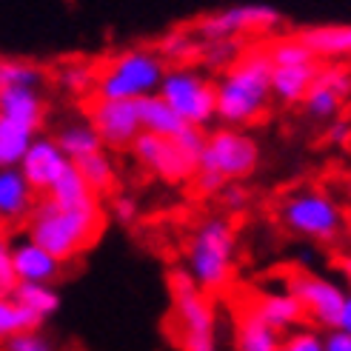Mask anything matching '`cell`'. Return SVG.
<instances>
[{"label":"cell","instance_id":"6da1fadb","mask_svg":"<svg viewBox=\"0 0 351 351\" xmlns=\"http://www.w3.org/2000/svg\"><path fill=\"white\" fill-rule=\"evenodd\" d=\"M106 229V208L103 203L63 208L46 195H38L32 215L26 217V237L34 240L60 263H69L89 252Z\"/></svg>","mask_w":351,"mask_h":351},{"label":"cell","instance_id":"7a4b0ae2","mask_svg":"<svg viewBox=\"0 0 351 351\" xmlns=\"http://www.w3.org/2000/svg\"><path fill=\"white\" fill-rule=\"evenodd\" d=\"M271 58L266 46L245 49L243 58L215 80L217 120L223 126L245 129L271 106Z\"/></svg>","mask_w":351,"mask_h":351},{"label":"cell","instance_id":"3957f363","mask_svg":"<svg viewBox=\"0 0 351 351\" xmlns=\"http://www.w3.org/2000/svg\"><path fill=\"white\" fill-rule=\"evenodd\" d=\"M260 166V143L234 126H220L206 134L191 183L203 197H217L220 189L232 180H245Z\"/></svg>","mask_w":351,"mask_h":351},{"label":"cell","instance_id":"277c9868","mask_svg":"<svg viewBox=\"0 0 351 351\" xmlns=\"http://www.w3.org/2000/svg\"><path fill=\"white\" fill-rule=\"evenodd\" d=\"M237 260V229L226 215H212L195 226L186 243V271L206 294L229 289Z\"/></svg>","mask_w":351,"mask_h":351},{"label":"cell","instance_id":"5b68a950","mask_svg":"<svg viewBox=\"0 0 351 351\" xmlns=\"http://www.w3.org/2000/svg\"><path fill=\"white\" fill-rule=\"evenodd\" d=\"M171 331L180 351H220L215 297L206 294L186 269L169 271Z\"/></svg>","mask_w":351,"mask_h":351},{"label":"cell","instance_id":"8992f818","mask_svg":"<svg viewBox=\"0 0 351 351\" xmlns=\"http://www.w3.org/2000/svg\"><path fill=\"white\" fill-rule=\"evenodd\" d=\"M166 69L169 63L157 55V49L152 46L126 49L114 55L106 66L97 69L92 95L106 100H137L146 95H157Z\"/></svg>","mask_w":351,"mask_h":351},{"label":"cell","instance_id":"52a82bcc","mask_svg":"<svg viewBox=\"0 0 351 351\" xmlns=\"http://www.w3.org/2000/svg\"><path fill=\"white\" fill-rule=\"evenodd\" d=\"M277 217L286 229L311 243H337L346 232V215L340 203L320 189H297L280 200Z\"/></svg>","mask_w":351,"mask_h":351},{"label":"cell","instance_id":"ba28073f","mask_svg":"<svg viewBox=\"0 0 351 351\" xmlns=\"http://www.w3.org/2000/svg\"><path fill=\"white\" fill-rule=\"evenodd\" d=\"M169 106L178 112L189 126L206 129L208 123L217 120V92L215 80L206 77L195 63L186 66H169L157 89Z\"/></svg>","mask_w":351,"mask_h":351},{"label":"cell","instance_id":"9c48e42d","mask_svg":"<svg viewBox=\"0 0 351 351\" xmlns=\"http://www.w3.org/2000/svg\"><path fill=\"white\" fill-rule=\"evenodd\" d=\"M280 26H283V14L269 3L226 6L217 12H208L191 23L200 40H217V38L249 40V38H260V34H271Z\"/></svg>","mask_w":351,"mask_h":351},{"label":"cell","instance_id":"30bf717a","mask_svg":"<svg viewBox=\"0 0 351 351\" xmlns=\"http://www.w3.org/2000/svg\"><path fill=\"white\" fill-rule=\"evenodd\" d=\"M283 289L294 294V300L300 303L306 320L314 323V328H323V331L337 328V317L346 300V289L337 280H328L306 269H294L283 277Z\"/></svg>","mask_w":351,"mask_h":351},{"label":"cell","instance_id":"8fae6325","mask_svg":"<svg viewBox=\"0 0 351 351\" xmlns=\"http://www.w3.org/2000/svg\"><path fill=\"white\" fill-rule=\"evenodd\" d=\"M132 157L143 166L152 178L163 183H191L197 171V154H191L178 137H160L140 132L132 143Z\"/></svg>","mask_w":351,"mask_h":351},{"label":"cell","instance_id":"7c38bea8","mask_svg":"<svg viewBox=\"0 0 351 351\" xmlns=\"http://www.w3.org/2000/svg\"><path fill=\"white\" fill-rule=\"evenodd\" d=\"M86 120L92 123V129L103 140V149L109 152L132 149L134 137L143 132L134 100H106L92 95V100L86 103Z\"/></svg>","mask_w":351,"mask_h":351},{"label":"cell","instance_id":"4fadbf2b","mask_svg":"<svg viewBox=\"0 0 351 351\" xmlns=\"http://www.w3.org/2000/svg\"><path fill=\"white\" fill-rule=\"evenodd\" d=\"M72 163L69 157L60 152L58 140L55 137H46V134H34V140L29 143L23 160H21V174L26 178V183L32 186L34 195H46V191L51 189V183H55L60 178V171Z\"/></svg>","mask_w":351,"mask_h":351},{"label":"cell","instance_id":"5bb4252c","mask_svg":"<svg viewBox=\"0 0 351 351\" xmlns=\"http://www.w3.org/2000/svg\"><path fill=\"white\" fill-rule=\"evenodd\" d=\"M12 263L21 283H55L63 274V263L29 237L12 245Z\"/></svg>","mask_w":351,"mask_h":351},{"label":"cell","instance_id":"9a60e30c","mask_svg":"<svg viewBox=\"0 0 351 351\" xmlns=\"http://www.w3.org/2000/svg\"><path fill=\"white\" fill-rule=\"evenodd\" d=\"M0 117H6L17 126H23L34 134H40L46 123V97L43 89L17 86V89L0 92Z\"/></svg>","mask_w":351,"mask_h":351},{"label":"cell","instance_id":"2e32d148","mask_svg":"<svg viewBox=\"0 0 351 351\" xmlns=\"http://www.w3.org/2000/svg\"><path fill=\"white\" fill-rule=\"evenodd\" d=\"M249 306L263 323L280 331V335H289V331L306 323L300 303H297L294 294H289L286 289L283 291H260L249 300Z\"/></svg>","mask_w":351,"mask_h":351},{"label":"cell","instance_id":"e0dca14e","mask_svg":"<svg viewBox=\"0 0 351 351\" xmlns=\"http://www.w3.org/2000/svg\"><path fill=\"white\" fill-rule=\"evenodd\" d=\"M38 195L32 191L21 169H0V223H26Z\"/></svg>","mask_w":351,"mask_h":351},{"label":"cell","instance_id":"ac0fdd59","mask_svg":"<svg viewBox=\"0 0 351 351\" xmlns=\"http://www.w3.org/2000/svg\"><path fill=\"white\" fill-rule=\"evenodd\" d=\"M317 72H320V60L297 63V66H274L271 69V100H277L280 106H300Z\"/></svg>","mask_w":351,"mask_h":351},{"label":"cell","instance_id":"d6986e66","mask_svg":"<svg viewBox=\"0 0 351 351\" xmlns=\"http://www.w3.org/2000/svg\"><path fill=\"white\" fill-rule=\"evenodd\" d=\"M297 38L306 43L320 63H340L351 58V23H337V26H311L297 32Z\"/></svg>","mask_w":351,"mask_h":351},{"label":"cell","instance_id":"ffe728a7","mask_svg":"<svg viewBox=\"0 0 351 351\" xmlns=\"http://www.w3.org/2000/svg\"><path fill=\"white\" fill-rule=\"evenodd\" d=\"M283 335L263 323L245 303L234 317V351H280Z\"/></svg>","mask_w":351,"mask_h":351},{"label":"cell","instance_id":"44dd1931","mask_svg":"<svg viewBox=\"0 0 351 351\" xmlns=\"http://www.w3.org/2000/svg\"><path fill=\"white\" fill-rule=\"evenodd\" d=\"M137 117H140V129L149 134H160V137H178L189 129V123L174 112L160 95H146L137 97Z\"/></svg>","mask_w":351,"mask_h":351},{"label":"cell","instance_id":"7402d4cb","mask_svg":"<svg viewBox=\"0 0 351 351\" xmlns=\"http://www.w3.org/2000/svg\"><path fill=\"white\" fill-rule=\"evenodd\" d=\"M46 197L49 200H55L58 206L63 208H80V206H92L103 197H97L95 191L89 189V183L83 180V174L77 171L75 163H69L63 171H60V178L51 183V189L46 191Z\"/></svg>","mask_w":351,"mask_h":351},{"label":"cell","instance_id":"603a6c76","mask_svg":"<svg viewBox=\"0 0 351 351\" xmlns=\"http://www.w3.org/2000/svg\"><path fill=\"white\" fill-rule=\"evenodd\" d=\"M55 140H58L60 152L72 163H77V160H83V157H89V154H95V152L103 149V140L97 137V132L92 129L89 120H72V123H66V126L58 129Z\"/></svg>","mask_w":351,"mask_h":351},{"label":"cell","instance_id":"cb8c5ba5","mask_svg":"<svg viewBox=\"0 0 351 351\" xmlns=\"http://www.w3.org/2000/svg\"><path fill=\"white\" fill-rule=\"evenodd\" d=\"M77 171L83 174V180L89 183V189L95 191L97 197H112L117 191V169H114V160L109 149H100L89 157H83V160L75 163Z\"/></svg>","mask_w":351,"mask_h":351},{"label":"cell","instance_id":"d4e9b609","mask_svg":"<svg viewBox=\"0 0 351 351\" xmlns=\"http://www.w3.org/2000/svg\"><path fill=\"white\" fill-rule=\"evenodd\" d=\"M12 297L43 323L60 311V291L55 289V283H17Z\"/></svg>","mask_w":351,"mask_h":351},{"label":"cell","instance_id":"484cf974","mask_svg":"<svg viewBox=\"0 0 351 351\" xmlns=\"http://www.w3.org/2000/svg\"><path fill=\"white\" fill-rule=\"evenodd\" d=\"M249 49L245 40H232V38H217V40H200V49H197V66L200 69H208V72H226L232 69L243 51Z\"/></svg>","mask_w":351,"mask_h":351},{"label":"cell","instance_id":"4316f807","mask_svg":"<svg viewBox=\"0 0 351 351\" xmlns=\"http://www.w3.org/2000/svg\"><path fill=\"white\" fill-rule=\"evenodd\" d=\"M49 80L46 69L26 58H0V92L17 89V86H32V89H43Z\"/></svg>","mask_w":351,"mask_h":351},{"label":"cell","instance_id":"83f0119b","mask_svg":"<svg viewBox=\"0 0 351 351\" xmlns=\"http://www.w3.org/2000/svg\"><path fill=\"white\" fill-rule=\"evenodd\" d=\"M197 49H200V38L195 34V29H171L157 43V55L169 66H186L197 60Z\"/></svg>","mask_w":351,"mask_h":351},{"label":"cell","instance_id":"f1b7e54d","mask_svg":"<svg viewBox=\"0 0 351 351\" xmlns=\"http://www.w3.org/2000/svg\"><path fill=\"white\" fill-rule=\"evenodd\" d=\"M43 326L46 323L26 311L14 297H0V346L14 335H23V331H43Z\"/></svg>","mask_w":351,"mask_h":351},{"label":"cell","instance_id":"f546056e","mask_svg":"<svg viewBox=\"0 0 351 351\" xmlns=\"http://www.w3.org/2000/svg\"><path fill=\"white\" fill-rule=\"evenodd\" d=\"M32 140H34V132L17 126V123H12L6 117H0V169L21 166Z\"/></svg>","mask_w":351,"mask_h":351},{"label":"cell","instance_id":"4dcf8cb0","mask_svg":"<svg viewBox=\"0 0 351 351\" xmlns=\"http://www.w3.org/2000/svg\"><path fill=\"white\" fill-rule=\"evenodd\" d=\"M343 103H346L343 95H337L335 89H331V86H326L323 80L314 77L311 89H308V95L303 97L300 106L306 109V114H308L311 120H326V123H328L331 117H337V114H340Z\"/></svg>","mask_w":351,"mask_h":351},{"label":"cell","instance_id":"1f68e13d","mask_svg":"<svg viewBox=\"0 0 351 351\" xmlns=\"http://www.w3.org/2000/svg\"><path fill=\"white\" fill-rule=\"evenodd\" d=\"M55 80L63 92L69 95H77V97H86L95 92V80H97V69L92 63H83V60H72V63H63L58 72H55Z\"/></svg>","mask_w":351,"mask_h":351},{"label":"cell","instance_id":"d6a6232c","mask_svg":"<svg viewBox=\"0 0 351 351\" xmlns=\"http://www.w3.org/2000/svg\"><path fill=\"white\" fill-rule=\"evenodd\" d=\"M266 51H269V58H271V66H297V63L317 60L306 49V43L297 38V34H286V38H277V40L266 43Z\"/></svg>","mask_w":351,"mask_h":351},{"label":"cell","instance_id":"836d02e7","mask_svg":"<svg viewBox=\"0 0 351 351\" xmlns=\"http://www.w3.org/2000/svg\"><path fill=\"white\" fill-rule=\"evenodd\" d=\"M280 351H326L323 331L311 326H297L294 331L283 335V348Z\"/></svg>","mask_w":351,"mask_h":351},{"label":"cell","instance_id":"e575fe53","mask_svg":"<svg viewBox=\"0 0 351 351\" xmlns=\"http://www.w3.org/2000/svg\"><path fill=\"white\" fill-rule=\"evenodd\" d=\"M0 351H58V346L43 331H23V335L9 337L0 346Z\"/></svg>","mask_w":351,"mask_h":351},{"label":"cell","instance_id":"d590c367","mask_svg":"<svg viewBox=\"0 0 351 351\" xmlns=\"http://www.w3.org/2000/svg\"><path fill=\"white\" fill-rule=\"evenodd\" d=\"M17 274H14V263H12V240L0 232V297H12L17 289Z\"/></svg>","mask_w":351,"mask_h":351},{"label":"cell","instance_id":"8d00e7d4","mask_svg":"<svg viewBox=\"0 0 351 351\" xmlns=\"http://www.w3.org/2000/svg\"><path fill=\"white\" fill-rule=\"evenodd\" d=\"M217 200H220V206H223L229 215H240V212H245V208H249L252 191L243 186V180H232V183H226V186L220 189Z\"/></svg>","mask_w":351,"mask_h":351},{"label":"cell","instance_id":"74e56055","mask_svg":"<svg viewBox=\"0 0 351 351\" xmlns=\"http://www.w3.org/2000/svg\"><path fill=\"white\" fill-rule=\"evenodd\" d=\"M109 215L120 226H134L140 217V203L132 195H126V191H114L109 197Z\"/></svg>","mask_w":351,"mask_h":351},{"label":"cell","instance_id":"f35d334b","mask_svg":"<svg viewBox=\"0 0 351 351\" xmlns=\"http://www.w3.org/2000/svg\"><path fill=\"white\" fill-rule=\"evenodd\" d=\"M326 140L328 143H335V146H346L351 143V120L346 117H331L328 120V126H326Z\"/></svg>","mask_w":351,"mask_h":351},{"label":"cell","instance_id":"ab89813d","mask_svg":"<svg viewBox=\"0 0 351 351\" xmlns=\"http://www.w3.org/2000/svg\"><path fill=\"white\" fill-rule=\"evenodd\" d=\"M323 340H326V351H351V337L340 328L323 331Z\"/></svg>","mask_w":351,"mask_h":351},{"label":"cell","instance_id":"60d3db41","mask_svg":"<svg viewBox=\"0 0 351 351\" xmlns=\"http://www.w3.org/2000/svg\"><path fill=\"white\" fill-rule=\"evenodd\" d=\"M337 328L346 331L351 337V291H346V300H343V308H340V317H337Z\"/></svg>","mask_w":351,"mask_h":351},{"label":"cell","instance_id":"b9f144b4","mask_svg":"<svg viewBox=\"0 0 351 351\" xmlns=\"http://www.w3.org/2000/svg\"><path fill=\"white\" fill-rule=\"evenodd\" d=\"M337 269H340V274L346 277V283L351 286V252H348V254H340V257H337Z\"/></svg>","mask_w":351,"mask_h":351}]
</instances>
